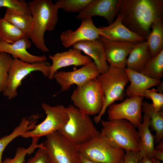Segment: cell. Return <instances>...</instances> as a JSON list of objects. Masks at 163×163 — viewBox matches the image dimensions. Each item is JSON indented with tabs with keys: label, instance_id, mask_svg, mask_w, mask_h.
I'll return each mask as SVG.
<instances>
[{
	"label": "cell",
	"instance_id": "6da1fadb",
	"mask_svg": "<svg viewBox=\"0 0 163 163\" xmlns=\"http://www.w3.org/2000/svg\"><path fill=\"white\" fill-rule=\"evenodd\" d=\"M117 14L124 26L146 40L152 23L163 20V0H120Z\"/></svg>",
	"mask_w": 163,
	"mask_h": 163
},
{
	"label": "cell",
	"instance_id": "7a4b0ae2",
	"mask_svg": "<svg viewBox=\"0 0 163 163\" xmlns=\"http://www.w3.org/2000/svg\"><path fill=\"white\" fill-rule=\"evenodd\" d=\"M32 15L31 30L27 36L39 50L47 52L44 38L46 31L53 30L58 21L59 9L51 0H33L28 3Z\"/></svg>",
	"mask_w": 163,
	"mask_h": 163
},
{
	"label": "cell",
	"instance_id": "3957f363",
	"mask_svg": "<svg viewBox=\"0 0 163 163\" xmlns=\"http://www.w3.org/2000/svg\"><path fill=\"white\" fill-rule=\"evenodd\" d=\"M102 126L101 137L111 146L125 151L138 152L140 138L138 132L132 123L125 119L100 121Z\"/></svg>",
	"mask_w": 163,
	"mask_h": 163
},
{
	"label": "cell",
	"instance_id": "277c9868",
	"mask_svg": "<svg viewBox=\"0 0 163 163\" xmlns=\"http://www.w3.org/2000/svg\"><path fill=\"white\" fill-rule=\"evenodd\" d=\"M69 119L58 131L69 140L80 145L89 141L100 133L89 115L83 114L74 105L66 107Z\"/></svg>",
	"mask_w": 163,
	"mask_h": 163
},
{
	"label": "cell",
	"instance_id": "5b68a950",
	"mask_svg": "<svg viewBox=\"0 0 163 163\" xmlns=\"http://www.w3.org/2000/svg\"><path fill=\"white\" fill-rule=\"evenodd\" d=\"M101 85L105 96V101L100 113L94 117L95 123L101 120L108 107L116 101L123 100L125 87L129 80L124 69L109 66L108 71L97 78Z\"/></svg>",
	"mask_w": 163,
	"mask_h": 163
},
{
	"label": "cell",
	"instance_id": "8992f818",
	"mask_svg": "<svg viewBox=\"0 0 163 163\" xmlns=\"http://www.w3.org/2000/svg\"><path fill=\"white\" fill-rule=\"evenodd\" d=\"M71 99L74 106L83 114L89 116L98 114L105 101L101 85L97 78L77 86L73 92Z\"/></svg>",
	"mask_w": 163,
	"mask_h": 163
},
{
	"label": "cell",
	"instance_id": "52a82bcc",
	"mask_svg": "<svg viewBox=\"0 0 163 163\" xmlns=\"http://www.w3.org/2000/svg\"><path fill=\"white\" fill-rule=\"evenodd\" d=\"M79 154L100 163H123L125 151L112 147L101 138L99 133L89 141L78 145Z\"/></svg>",
	"mask_w": 163,
	"mask_h": 163
},
{
	"label": "cell",
	"instance_id": "ba28073f",
	"mask_svg": "<svg viewBox=\"0 0 163 163\" xmlns=\"http://www.w3.org/2000/svg\"><path fill=\"white\" fill-rule=\"evenodd\" d=\"M50 66L46 61L31 63L13 58L8 71L7 86L3 94L9 100L14 98L18 95V88L27 75L34 71H39L45 77L48 78Z\"/></svg>",
	"mask_w": 163,
	"mask_h": 163
},
{
	"label": "cell",
	"instance_id": "9c48e42d",
	"mask_svg": "<svg viewBox=\"0 0 163 163\" xmlns=\"http://www.w3.org/2000/svg\"><path fill=\"white\" fill-rule=\"evenodd\" d=\"M41 107L46 114L45 119L34 129L24 133L21 136L23 138H31L33 140L38 142L40 137L58 131L68 121V115L63 105L51 106L43 103Z\"/></svg>",
	"mask_w": 163,
	"mask_h": 163
},
{
	"label": "cell",
	"instance_id": "30bf717a",
	"mask_svg": "<svg viewBox=\"0 0 163 163\" xmlns=\"http://www.w3.org/2000/svg\"><path fill=\"white\" fill-rule=\"evenodd\" d=\"M43 143L51 163H77L78 145L58 131L46 136Z\"/></svg>",
	"mask_w": 163,
	"mask_h": 163
},
{
	"label": "cell",
	"instance_id": "8fae6325",
	"mask_svg": "<svg viewBox=\"0 0 163 163\" xmlns=\"http://www.w3.org/2000/svg\"><path fill=\"white\" fill-rule=\"evenodd\" d=\"M144 97H127L119 104H112L107 107L108 120L125 119L138 128L142 120V104Z\"/></svg>",
	"mask_w": 163,
	"mask_h": 163
},
{
	"label": "cell",
	"instance_id": "7c38bea8",
	"mask_svg": "<svg viewBox=\"0 0 163 163\" xmlns=\"http://www.w3.org/2000/svg\"><path fill=\"white\" fill-rule=\"evenodd\" d=\"M100 74L95 63L93 62L72 71H57L53 75L61 88V91L68 90L71 86L83 85L90 80L97 78Z\"/></svg>",
	"mask_w": 163,
	"mask_h": 163
},
{
	"label": "cell",
	"instance_id": "4fadbf2b",
	"mask_svg": "<svg viewBox=\"0 0 163 163\" xmlns=\"http://www.w3.org/2000/svg\"><path fill=\"white\" fill-rule=\"evenodd\" d=\"M82 21L80 26L75 30L69 29L61 34L60 40L65 47L69 48L82 41L100 38L99 28L95 26L91 18Z\"/></svg>",
	"mask_w": 163,
	"mask_h": 163
},
{
	"label": "cell",
	"instance_id": "5bb4252c",
	"mask_svg": "<svg viewBox=\"0 0 163 163\" xmlns=\"http://www.w3.org/2000/svg\"><path fill=\"white\" fill-rule=\"evenodd\" d=\"M106 60L110 65L124 69L126 66L127 57L136 44L110 40L100 37Z\"/></svg>",
	"mask_w": 163,
	"mask_h": 163
},
{
	"label": "cell",
	"instance_id": "9a60e30c",
	"mask_svg": "<svg viewBox=\"0 0 163 163\" xmlns=\"http://www.w3.org/2000/svg\"><path fill=\"white\" fill-rule=\"evenodd\" d=\"M82 51L78 49L72 48L68 51L58 52L49 58L52 63L50 66L49 79H53V75L59 69L70 66H83L93 61L89 56L82 54Z\"/></svg>",
	"mask_w": 163,
	"mask_h": 163
},
{
	"label": "cell",
	"instance_id": "2e32d148",
	"mask_svg": "<svg viewBox=\"0 0 163 163\" xmlns=\"http://www.w3.org/2000/svg\"><path fill=\"white\" fill-rule=\"evenodd\" d=\"M117 18L111 24L107 27H99L100 37L111 41L126 42L137 44L146 41L144 37L133 32L122 24L120 16Z\"/></svg>",
	"mask_w": 163,
	"mask_h": 163
},
{
	"label": "cell",
	"instance_id": "e0dca14e",
	"mask_svg": "<svg viewBox=\"0 0 163 163\" xmlns=\"http://www.w3.org/2000/svg\"><path fill=\"white\" fill-rule=\"evenodd\" d=\"M119 3L120 0H93L86 8L78 13L76 18L82 20L99 16L105 18L110 25L118 13Z\"/></svg>",
	"mask_w": 163,
	"mask_h": 163
},
{
	"label": "cell",
	"instance_id": "ac0fdd59",
	"mask_svg": "<svg viewBox=\"0 0 163 163\" xmlns=\"http://www.w3.org/2000/svg\"><path fill=\"white\" fill-rule=\"evenodd\" d=\"M31 46V43L27 36L12 44L0 40V51L11 55L13 58L31 63L46 61L47 58L45 55H34L27 50Z\"/></svg>",
	"mask_w": 163,
	"mask_h": 163
},
{
	"label": "cell",
	"instance_id": "d6986e66",
	"mask_svg": "<svg viewBox=\"0 0 163 163\" xmlns=\"http://www.w3.org/2000/svg\"><path fill=\"white\" fill-rule=\"evenodd\" d=\"M124 70L128 77L129 85L125 90L128 97L137 96H145V92L150 88L159 85L161 83L160 80L150 78L141 72L126 68Z\"/></svg>",
	"mask_w": 163,
	"mask_h": 163
},
{
	"label": "cell",
	"instance_id": "ffe728a7",
	"mask_svg": "<svg viewBox=\"0 0 163 163\" xmlns=\"http://www.w3.org/2000/svg\"><path fill=\"white\" fill-rule=\"evenodd\" d=\"M72 47L80 50L93 59L100 74L108 71L109 65L106 60L103 44L100 39L79 42Z\"/></svg>",
	"mask_w": 163,
	"mask_h": 163
},
{
	"label": "cell",
	"instance_id": "44dd1931",
	"mask_svg": "<svg viewBox=\"0 0 163 163\" xmlns=\"http://www.w3.org/2000/svg\"><path fill=\"white\" fill-rule=\"evenodd\" d=\"M142 120V122L138 127L140 138L139 152L142 158L145 156L153 158L155 151V136L152 134L149 129L150 118L148 114L144 113Z\"/></svg>",
	"mask_w": 163,
	"mask_h": 163
},
{
	"label": "cell",
	"instance_id": "7402d4cb",
	"mask_svg": "<svg viewBox=\"0 0 163 163\" xmlns=\"http://www.w3.org/2000/svg\"><path fill=\"white\" fill-rule=\"evenodd\" d=\"M152 57L146 41L136 44L127 59L126 68L140 72L147 62Z\"/></svg>",
	"mask_w": 163,
	"mask_h": 163
},
{
	"label": "cell",
	"instance_id": "603a6c76",
	"mask_svg": "<svg viewBox=\"0 0 163 163\" xmlns=\"http://www.w3.org/2000/svg\"><path fill=\"white\" fill-rule=\"evenodd\" d=\"M142 110L148 114L150 118V126L155 131V143H159L163 138V112L156 111L152 104L143 101Z\"/></svg>",
	"mask_w": 163,
	"mask_h": 163
},
{
	"label": "cell",
	"instance_id": "cb8c5ba5",
	"mask_svg": "<svg viewBox=\"0 0 163 163\" xmlns=\"http://www.w3.org/2000/svg\"><path fill=\"white\" fill-rule=\"evenodd\" d=\"M151 29L146 41L152 56H154L163 50V20L153 22Z\"/></svg>",
	"mask_w": 163,
	"mask_h": 163
},
{
	"label": "cell",
	"instance_id": "d4e9b609",
	"mask_svg": "<svg viewBox=\"0 0 163 163\" xmlns=\"http://www.w3.org/2000/svg\"><path fill=\"white\" fill-rule=\"evenodd\" d=\"M3 18L19 29L26 36L31 30L33 22L31 14L15 13L6 9Z\"/></svg>",
	"mask_w": 163,
	"mask_h": 163
},
{
	"label": "cell",
	"instance_id": "484cf974",
	"mask_svg": "<svg viewBox=\"0 0 163 163\" xmlns=\"http://www.w3.org/2000/svg\"><path fill=\"white\" fill-rule=\"evenodd\" d=\"M140 72L151 78L160 80L163 76V50L151 58Z\"/></svg>",
	"mask_w": 163,
	"mask_h": 163
},
{
	"label": "cell",
	"instance_id": "4316f807",
	"mask_svg": "<svg viewBox=\"0 0 163 163\" xmlns=\"http://www.w3.org/2000/svg\"><path fill=\"white\" fill-rule=\"evenodd\" d=\"M26 36L19 29L3 18H0V40L13 43Z\"/></svg>",
	"mask_w": 163,
	"mask_h": 163
},
{
	"label": "cell",
	"instance_id": "83f0119b",
	"mask_svg": "<svg viewBox=\"0 0 163 163\" xmlns=\"http://www.w3.org/2000/svg\"><path fill=\"white\" fill-rule=\"evenodd\" d=\"M93 0H58L55 3L59 9L65 11L79 13L83 11Z\"/></svg>",
	"mask_w": 163,
	"mask_h": 163
},
{
	"label": "cell",
	"instance_id": "f1b7e54d",
	"mask_svg": "<svg viewBox=\"0 0 163 163\" xmlns=\"http://www.w3.org/2000/svg\"><path fill=\"white\" fill-rule=\"evenodd\" d=\"M13 59L10 54L0 51V92H3L6 88L8 71Z\"/></svg>",
	"mask_w": 163,
	"mask_h": 163
},
{
	"label": "cell",
	"instance_id": "f546056e",
	"mask_svg": "<svg viewBox=\"0 0 163 163\" xmlns=\"http://www.w3.org/2000/svg\"><path fill=\"white\" fill-rule=\"evenodd\" d=\"M28 130L29 127L27 124L24 122H21L11 133L0 139V163H2V154L7 146L14 139L19 136H21Z\"/></svg>",
	"mask_w": 163,
	"mask_h": 163
},
{
	"label": "cell",
	"instance_id": "4dcf8cb0",
	"mask_svg": "<svg viewBox=\"0 0 163 163\" xmlns=\"http://www.w3.org/2000/svg\"><path fill=\"white\" fill-rule=\"evenodd\" d=\"M43 143L40 144L32 141L30 146L27 148L24 147L18 148L13 158H7L2 163H24L25 157L27 154H30L37 148L43 147Z\"/></svg>",
	"mask_w": 163,
	"mask_h": 163
},
{
	"label": "cell",
	"instance_id": "1f68e13d",
	"mask_svg": "<svg viewBox=\"0 0 163 163\" xmlns=\"http://www.w3.org/2000/svg\"><path fill=\"white\" fill-rule=\"evenodd\" d=\"M5 7L11 12L31 14L28 3L24 0H0V8Z\"/></svg>",
	"mask_w": 163,
	"mask_h": 163
},
{
	"label": "cell",
	"instance_id": "d6a6232c",
	"mask_svg": "<svg viewBox=\"0 0 163 163\" xmlns=\"http://www.w3.org/2000/svg\"><path fill=\"white\" fill-rule=\"evenodd\" d=\"M158 89L155 88L148 89L145 92L144 97L151 99L155 110L159 112L161 111L163 106V94L158 93Z\"/></svg>",
	"mask_w": 163,
	"mask_h": 163
},
{
	"label": "cell",
	"instance_id": "836d02e7",
	"mask_svg": "<svg viewBox=\"0 0 163 163\" xmlns=\"http://www.w3.org/2000/svg\"><path fill=\"white\" fill-rule=\"evenodd\" d=\"M24 163H51L44 146L38 148L35 155Z\"/></svg>",
	"mask_w": 163,
	"mask_h": 163
},
{
	"label": "cell",
	"instance_id": "e575fe53",
	"mask_svg": "<svg viewBox=\"0 0 163 163\" xmlns=\"http://www.w3.org/2000/svg\"><path fill=\"white\" fill-rule=\"evenodd\" d=\"M123 163H140L142 158L139 152L125 151Z\"/></svg>",
	"mask_w": 163,
	"mask_h": 163
},
{
	"label": "cell",
	"instance_id": "d590c367",
	"mask_svg": "<svg viewBox=\"0 0 163 163\" xmlns=\"http://www.w3.org/2000/svg\"><path fill=\"white\" fill-rule=\"evenodd\" d=\"M153 158L158 160L163 161V149H155Z\"/></svg>",
	"mask_w": 163,
	"mask_h": 163
},
{
	"label": "cell",
	"instance_id": "8d00e7d4",
	"mask_svg": "<svg viewBox=\"0 0 163 163\" xmlns=\"http://www.w3.org/2000/svg\"><path fill=\"white\" fill-rule=\"evenodd\" d=\"M77 163H100L87 159L79 154Z\"/></svg>",
	"mask_w": 163,
	"mask_h": 163
},
{
	"label": "cell",
	"instance_id": "74e56055",
	"mask_svg": "<svg viewBox=\"0 0 163 163\" xmlns=\"http://www.w3.org/2000/svg\"><path fill=\"white\" fill-rule=\"evenodd\" d=\"M153 158H151L147 156H144L142 158L140 163H153Z\"/></svg>",
	"mask_w": 163,
	"mask_h": 163
},
{
	"label": "cell",
	"instance_id": "f35d334b",
	"mask_svg": "<svg viewBox=\"0 0 163 163\" xmlns=\"http://www.w3.org/2000/svg\"><path fill=\"white\" fill-rule=\"evenodd\" d=\"M153 163H162L161 161L157 160L154 158H153Z\"/></svg>",
	"mask_w": 163,
	"mask_h": 163
}]
</instances>
